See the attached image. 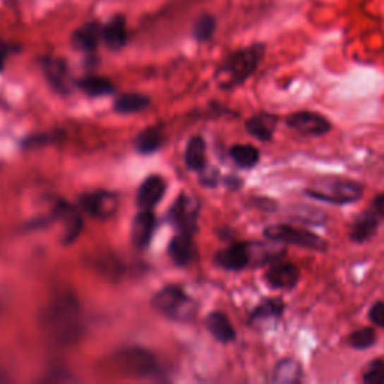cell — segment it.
Masks as SVG:
<instances>
[{
  "instance_id": "obj_1",
  "label": "cell",
  "mask_w": 384,
  "mask_h": 384,
  "mask_svg": "<svg viewBox=\"0 0 384 384\" xmlns=\"http://www.w3.org/2000/svg\"><path fill=\"white\" fill-rule=\"evenodd\" d=\"M42 328L59 344H69L81 332V309L69 293L53 299L42 314Z\"/></svg>"
},
{
  "instance_id": "obj_2",
  "label": "cell",
  "mask_w": 384,
  "mask_h": 384,
  "mask_svg": "<svg viewBox=\"0 0 384 384\" xmlns=\"http://www.w3.org/2000/svg\"><path fill=\"white\" fill-rule=\"evenodd\" d=\"M263 56V44H254L233 53L218 69L220 86L224 89H232L244 84L257 71Z\"/></svg>"
},
{
  "instance_id": "obj_3",
  "label": "cell",
  "mask_w": 384,
  "mask_h": 384,
  "mask_svg": "<svg viewBox=\"0 0 384 384\" xmlns=\"http://www.w3.org/2000/svg\"><path fill=\"white\" fill-rule=\"evenodd\" d=\"M304 194L316 201L335 204V206H345L359 201L364 196V186L352 179L340 177H324L316 180Z\"/></svg>"
},
{
  "instance_id": "obj_4",
  "label": "cell",
  "mask_w": 384,
  "mask_h": 384,
  "mask_svg": "<svg viewBox=\"0 0 384 384\" xmlns=\"http://www.w3.org/2000/svg\"><path fill=\"white\" fill-rule=\"evenodd\" d=\"M263 236L270 242L287 244L297 248L326 252L329 249L328 240L306 228H299L290 224H273L263 230Z\"/></svg>"
},
{
  "instance_id": "obj_5",
  "label": "cell",
  "mask_w": 384,
  "mask_h": 384,
  "mask_svg": "<svg viewBox=\"0 0 384 384\" xmlns=\"http://www.w3.org/2000/svg\"><path fill=\"white\" fill-rule=\"evenodd\" d=\"M153 306L161 314L177 321H188L196 314V304L184 290L167 287L153 297Z\"/></svg>"
},
{
  "instance_id": "obj_6",
  "label": "cell",
  "mask_w": 384,
  "mask_h": 384,
  "mask_svg": "<svg viewBox=\"0 0 384 384\" xmlns=\"http://www.w3.org/2000/svg\"><path fill=\"white\" fill-rule=\"evenodd\" d=\"M285 125L296 131L297 134L305 136V137H323L330 132L332 124L330 120L316 112H296L292 113L290 116H287L285 119Z\"/></svg>"
},
{
  "instance_id": "obj_7",
  "label": "cell",
  "mask_w": 384,
  "mask_h": 384,
  "mask_svg": "<svg viewBox=\"0 0 384 384\" xmlns=\"http://www.w3.org/2000/svg\"><path fill=\"white\" fill-rule=\"evenodd\" d=\"M264 281L273 290H293L300 281V270L292 261L276 260L264 273Z\"/></svg>"
},
{
  "instance_id": "obj_8",
  "label": "cell",
  "mask_w": 384,
  "mask_h": 384,
  "mask_svg": "<svg viewBox=\"0 0 384 384\" xmlns=\"http://www.w3.org/2000/svg\"><path fill=\"white\" fill-rule=\"evenodd\" d=\"M80 206L86 210L93 218L107 220L117 212L119 200L112 192L98 191L89 192V194L83 196L80 200Z\"/></svg>"
},
{
  "instance_id": "obj_9",
  "label": "cell",
  "mask_w": 384,
  "mask_h": 384,
  "mask_svg": "<svg viewBox=\"0 0 384 384\" xmlns=\"http://www.w3.org/2000/svg\"><path fill=\"white\" fill-rule=\"evenodd\" d=\"M380 225V216L372 210L366 209L356 216V220L348 230V239L353 244H365L371 237H374Z\"/></svg>"
},
{
  "instance_id": "obj_10",
  "label": "cell",
  "mask_w": 384,
  "mask_h": 384,
  "mask_svg": "<svg viewBox=\"0 0 384 384\" xmlns=\"http://www.w3.org/2000/svg\"><path fill=\"white\" fill-rule=\"evenodd\" d=\"M252 258V245L249 244H233L222 249L216 256V263L225 270L237 272L245 269Z\"/></svg>"
},
{
  "instance_id": "obj_11",
  "label": "cell",
  "mask_w": 384,
  "mask_h": 384,
  "mask_svg": "<svg viewBox=\"0 0 384 384\" xmlns=\"http://www.w3.org/2000/svg\"><path fill=\"white\" fill-rule=\"evenodd\" d=\"M165 180L160 176H150L141 184L137 196V203L143 210H150L165 194Z\"/></svg>"
},
{
  "instance_id": "obj_12",
  "label": "cell",
  "mask_w": 384,
  "mask_h": 384,
  "mask_svg": "<svg viewBox=\"0 0 384 384\" xmlns=\"http://www.w3.org/2000/svg\"><path fill=\"white\" fill-rule=\"evenodd\" d=\"M278 116L272 113H258L246 120V131L248 134L256 137L257 140L268 143L272 141L276 126H278Z\"/></svg>"
},
{
  "instance_id": "obj_13",
  "label": "cell",
  "mask_w": 384,
  "mask_h": 384,
  "mask_svg": "<svg viewBox=\"0 0 384 384\" xmlns=\"http://www.w3.org/2000/svg\"><path fill=\"white\" fill-rule=\"evenodd\" d=\"M155 230V216L150 210H141L132 222V242L137 248H146Z\"/></svg>"
},
{
  "instance_id": "obj_14",
  "label": "cell",
  "mask_w": 384,
  "mask_h": 384,
  "mask_svg": "<svg viewBox=\"0 0 384 384\" xmlns=\"http://www.w3.org/2000/svg\"><path fill=\"white\" fill-rule=\"evenodd\" d=\"M206 326L216 341H220L222 344H228V342H233L236 340V330L233 328L232 321L228 320V317L220 311L212 312V314L206 320Z\"/></svg>"
},
{
  "instance_id": "obj_15",
  "label": "cell",
  "mask_w": 384,
  "mask_h": 384,
  "mask_svg": "<svg viewBox=\"0 0 384 384\" xmlns=\"http://www.w3.org/2000/svg\"><path fill=\"white\" fill-rule=\"evenodd\" d=\"M304 380V369L294 359H281L273 368L272 381L282 384H296Z\"/></svg>"
},
{
  "instance_id": "obj_16",
  "label": "cell",
  "mask_w": 384,
  "mask_h": 384,
  "mask_svg": "<svg viewBox=\"0 0 384 384\" xmlns=\"http://www.w3.org/2000/svg\"><path fill=\"white\" fill-rule=\"evenodd\" d=\"M119 362L124 365L126 371H136V374H152L155 360L153 357L141 350H128L119 359Z\"/></svg>"
},
{
  "instance_id": "obj_17",
  "label": "cell",
  "mask_w": 384,
  "mask_h": 384,
  "mask_svg": "<svg viewBox=\"0 0 384 384\" xmlns=\"http://www.w3.org/2000/svg\"><path fill=\"white\" fill-rule=\"evenodd\" d=\"M170 257L179 266H186L191 263V260L196 256V248L188 233H184L180 236H176L170 244Z\"/></svg>"
},
{
  "instance_id": "obj_18",
  "label": "cell",
  "mask_w": 384,
  "mask_h": 384,
  "mask_svg": "<svg viewBox=\"0 0 384 384\" xmlns=\"http://www.w3.org/2000/svg\"><path fill=\"white\" fill-rule=\"evenodd\" d=\"M101 40L108 48H112V50H119V48H122L126 44L125 20L122 17L113 18L107 24V26L102 28Z\"/></svg>"
},
{
  "instance_id": "obj_19",
  "label": "cell",
  "mask_w": 384,
  "mask_h": 384,
  "mask_svg": "<svg viewBox=\"0 0 384 384\" xmlns=\"http://www.w3.org/2000/svg\"><path fill=\"white\" fill-rule=\"evenodd\" d=\"M101 35H102V28L98 23H88L84 24L83 28L76 30L74 36H72V42H74V45L80 48V50L90 52L96 45H98Z\"/></svg>"
},
{
  "instance_id": "obj_20",
  "label": "cell",
  "mask_w": 384,
  "mask_h": 384,
  "mask_svg": "<svg viewBox=\"0 0 384 384\" xmlns=\"http://www.w3.org/2000/svg\"><path fill=\"white\" fill-rule=\"evenodd\" d=\"M287 305L282 299H266L251 312V321H264V320H280L284 316Z\"/></svg>"
},
{
  "instance_id": "obj_21",
  "label": "cell",
  "mask_w": 384,
  "mask_h": 384,
  "mask_svg": "<svg viewBox=\"0 0 384 384\" xmlns=\"http://www.w3.org/2000/svg\"><path fill=\"white\" fill-rule=\"evenodd\" d=\"M174 220L179 225H182L188 233L194 232L197 222V204L188 197L180 198L174 208Z\"/></svg>"
},
{
  "instance_id": "obj_22",
  "label": "cell",
  "mask_w": 384,
  "mask_h": 384,
  "mask_svg": "<svg viewBox=\"0 0 384 384\" xmlns=\"http://www.w3.org/2000/svg\"><path fill=\"white\" fill-rule=\"evenodd\" d=\"M185 162L192 172H200L206 165V143L201 137L189 140L185 150Z\"/></svg>"
},
{
  "instance_id": "obj_23",
  "label": "cell",
  "mask_w": 384,
  "mask_h": 384,
  "mask_svg": "<svg viewBox=\"0 0 384 384\" xmlns=\"http://www.w3.org/2000/svg\"><path fill=\"white\" fill-rule=\"evenodd\" d=\"M230 156L240 168H254L260 162V150L252 144H236L230 149Z\"/></svg>"
},
{
  "instance_id": "obj_24",
  "label": "cell",
  "mask_w": 384,
  "mask_h": 384,
  "mask_svg": "<svg viewBox=\"0 0 384 384\" xmlns=\"http://www.w3.org/2000/svg\"><path fill=\"white\" fill-rule=\"evenodd\" d=\"M150 100L148 96L140 95V93H126L119 96L114 102V110L124 114H131V113H138L146 110L149 107Z\"/></svg>"
},
{
  "instance_id": "obj_25",
  "label": "cell",
  "mask_w": 384,
  "mask_h": 384,
  "mask_svg": "<svg viewBox=\"0 0 384 384\" xmlns=\"http://www.w3.org/2000/svg\"><path fill=\"white\" fill-rule=\"evenodd\" d=\"M347 342L352 348H354V350H368V348H371L377 342L376 329L372 328L357 329L348 335Z\"/></svg>"
},
{
  "instance_id": "obj_26",
  "label": "cell",
  "mask_w": 384,
  "mask_h": 384,
  "mask_svg": "<svg viewBox=\"0 0 384 384\" xmlns=\"http://www.w3.org/2000/svg\"><path fill=\"white\" fill-rule=\"evenodd\" d=\"M59 216L65 227V233H66L65 239L66 240L76 239L80 233V228H81V220H80V216L77 215V212L69 206H62L59 210Z\"/></svg>"
},
{
  "instance_id": "obj_27",
  "label": "cell",
  "mask_w": 384,
  "mask_h": 384,
  "mask_svg": "<svg viewBox=\"0 0 384 384\" xmlns=\"http://www.w3.org/2000/svg\"><path fill=\"white\" fill-rule=\"evenodd\" d=\"M80 88L90 96H101L112 93L114 86L113 83L104 77H88L80 81Z\"/></svg>"
},
{
  "instance_id": "obj_28",
  "label": "cell",
  "mask_w": 384,
  "mask_h": 384,
  "mask_svg": "<svg viewBox=\"0 0 384 384\" xmlns=\"http://www.w3.org/2000/svg\"><path fill=\"white\" fill-rule=\"evenodd\" d=\"M161 134L156 129H146L137 138V149L141 153H152L160 148Z\"/></svg>"
},
{
  "instance_id": "obj_29",
  "label": "cell",
  "mask_w": 384,
  "mask_h": 384,
  "mask_svg": "<svg viewBox=\"0 0 384 384\" xmlns=\"http://www.w3.org/2000/svg\"><path fill=\"white\" fill-rule=\"evenodd\" d=\"M362 381L365 384H384V359L372 360L364 372Z\"/></svg>"
},
{
  "instance_id": "obj_30",
  "label": "cell",
  "mask_w": 384,
  "mask_h": 384,
  "mask_svg": "<svg viewBox=\"0 0 384 384\" xmlns=\"http://www.w3.org/2000/svg\"><path fill=\"white\" fill-rule=\"evenodd\" d=\"M216 29V21L212 16H203L198 18L194 28V36L196 40L200 42H206L209 41Z\"/></svg>"
},
{
  "instance_id": "obj_31",
  "label": "cell",
  "mask_w": 384,
  "mask_h": 384,
  "mask_svg": "<svg viewBox=\"0 0 384 384\" xmlns=\"http://www.w3.org/2000/svg\"><path fill=\"white\" fill-rule=\"evenodd\" d=\"M44 68L52 83H54L56 86H64L65 77H66V68L64 62H60V60H56V59H50V60H45Z\"/></svg>"
},
{
  "instance_id": "obj_32",
  "label": "cell",
  "mask_w": 384,
  "mask_h": 384,
  "mask_svg": "<svg viewBox=\"0 0 384 384\" xmlns=\"http://www.w3.org/2000/svg\"><path fill=\"white\" fill-rule=\"evenodd\" d=\"M369 320L376 324L378 328L384 329V302L378 300L369 309Z\"/></svg>"
},
{
  "instance_id": "obj_33",
  "label": "cell",
  "mask_w": 384,
  "mask_h": 384,
  "mask_svg": "<svg viewBox=\"0 0 384 384\" xmlns=\"http://www.w3.org/2000/svg\"><path fill=\"white\" fill-rule=\"evenodd\" d=\"M371 204H372L371 209L374 210L381 220H384V192L383 194H378L374 200H372Z\"/></svg>"
},
{
  "instance_id": "obj_34",
  "label": "cell",
  "mask_w": 384,
  "mask_h": 384,
  "mask_svg": "<svg viewBox=\"0 0 384 384\" xmlns=\"http://www.w3.org/2000/svg\"><path fill=\"white\" fill-rule=\"evenodd\" d=\"M4 59H5V54L2 50H0V71H2V68H4Z\"/></svg>"
}]
</instances>
